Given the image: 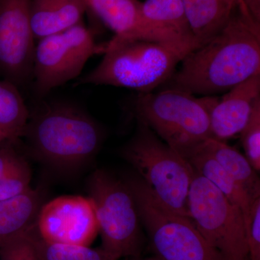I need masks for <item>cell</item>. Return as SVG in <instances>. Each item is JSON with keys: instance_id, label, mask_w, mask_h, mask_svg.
<instances>
[{"instance_id": "obj_1", "label": "cell", "mask_w": 260, "mask_h": 260, "mask_svg": "<svg viewBox=\"0 0 260 260\" xmlns=\"http://www.w3.org/2000/svg\"><path fill=\"white\" fill-rule=\"evenodd\" d=\"M237 9L220 31L183 59L167 88L213 96L260 73V23Z\"/></svg>"}, {"instance_id": "obj_2", "label": "cell", "mask_w": 260, "mask_h": 260, "mask_svg": "<svg viewBox=\"0 0 260 260\" xmlns=\"http://www.w3.org/2000/svg\"><path fill=\"white\" fill-rule=\"evenodd\" d=\"M22 138L36 158L70 170L93 158L102 145L103 133L93 118L76 106L43 102L29 111Z\"/></svg>"}, {"instance_id": "obj_3", "label": "cell", "mask_w": 260, "mask_h": 260, "mask_svg": "<svg viewBox=\"0 0 260 260\" xmlns=\"http://www.w3.org/2000/svg\"><path fill=\"white\" fill-rule=\"evenodd\" d=\"M196 47L148 40H133L104 47L96 68L75 85L91 84L153 92L170 79L177 65Z\"/></svg>"}, {"instance_id": "obj_4", "label": "cell", "mask_w": 260, "mask_h": 260, "mask_svg": "<svg viewBox=\"0 0 260 260\" xmlns=\"http://www.w3.org/2000/svg\"><path fill=\"white\" fill-rule=\"evenodd\" d=\"M217 99H199L170 88L139 93L134 104L135 115L187 160L195 149L211 138L210 113Z\"/></svg>"}, {"instance_id": "obj_5", "label": "cell", "mask_w": 260, "mask_h": 260, "mask_svg": "<svg viewBox=\"0 0 260 260\" xmlns=\"http://www.w3.org/2000/svg\"><path fill=\"white\" fill-rule=\"evenodd\" d=\"M137 121L136 133L123 148V157L164 205L189 218L188 198L194 169L146 124Z\"/></svg>"}, {"instance_id": "obj_6", "label": "cell", "mask_w": 260, "mask_h": 260, "mask_svg": "<svg viewBox=\"0 0 260 260\" xmlns=\"http://www.w3.org/2000/svg\"><path fill=\"white\" fill-rule=\"evenodd\" d=\"M126 184L156 256L162 260H225L190 218L168 208L141 178H132Z\"/></svg>"}, {"instance_id": "obj_7", "label": "cell", "mask_w": 260, "mask_h": 260, "mask_svg": "<svg viewBox=\"0 0 260 260\" xmlns=\"http://www.w3.org/2000/svg\"><path fill=\"white\" fill-rule=\"evenodd\" d=\"M88 186L102 249L114 260L138 256L141 249L140 220L129 186L103 170L93 173Z\"/></svg>"}, {"instance_id": "obj_8", "label": "cell", "mask_w": 260, "mask_h": 260, "mask_svg": "<svg viewBox=\"0 0 260 260\" xmlns=\"http://www.w3.org/2000/svg\"><path fill=\"white\" fill-rule=\"evenodd\" d=\"M188 208L198 232L225 260H249L242 210L196 172L189 188Z\"/></svg>"}, {"instance_id": "obj_9", "label": "cell", "mask_w": 260, "mask_h": 260, "mask_svg": "<svg viewBox=\"0 0 260 260\" xmlns=\"http://www.w3.org/2000/svg\"><path fill=\"white\" fill-rule=\"evenodd\" d=\"M104 51L80 22L63 31L39 39L34 54L32 80L39 98L79 76L92 56Z\"/></svg>"}, {"instance_id": "obj_10", "label": "cell", "mask_w": 260, "mask_h": 260, "mask_svg": "<svg viewBox=\"0 0 260 260\" xmlns=\"http://www.w3.org/2000/svg\"><path fill=\"white\" fill-rule=\"evenodd\" d=\"M31 0H0V78L19 87L32 80L35 38Z\"/></svg>"}, {"instance_id": "obj_11", "label": "cell", "mask_w": 260, "mask_h": 260, "mask_svg": "<svg viewBox=\"0 0 260 260\" xmlns=\"http://www.w3.org/2000/svg\"><path fill=\"white\" fill-rule=\"evenodd\" d=\"M37 229L46 242L90 246L99 233L93 202L80 195L54 198L39 210Z\"/></svg>"}, {"instance_id": "obj_12", "label": "cell", "mask_w": 260, "mask_h": 260, "mask_svg": "<svg viewBox=\"0 0 260 260\" xmlns=\"http://www.w3.org/2000/svg\"><path fill=\"white\" fill-rule=\"evenodd\" d=\"M141 14L139 28L129 41L200 47L191 32L182 0H145L142 3Z\"/></svg>"}, {"instance_id": "obj_13", "label": "cell", "mask_w": 260, "mask_h": 260, "mask_svg": "<svg viewBox=\"0 0 260 260\" xmlns=\"http://www.w3.org/2000/svg\"><path fill=\"white\" fill-rule=\"evenodd\" d=\"M259 99L260 73L218 98L210 113L211 138L225 143L240 134Z\"/></svg>"}, {"instance_id": "obj_14", "label": "cell", "mask_w": 260, "mask_h": 260, "mask_svg": "<svg viewBox=\"0 0 260 260\" xmlns=\"http://www.w3.org/2000/svg\"><path fill=\"white\" fill-rule=\"evenodd\" d=\"M87 9L83 0H31L30 25L35 39L53 35L82 21Z\"/></svg>"}, {"instance_id": "obj_15", "label": "cell", "mask_w": 260, "mask_h": 260, "mask_svg": "<svg viewBox=\"0 0 260 260\" xmlns=\"http://www.w3.org/2000/svg\"><path fill=\"white\" fill-rule=\"evenodd\" d=\"M87 9L91 10L108 28L114 37L104 45L112 47L130 40L141 23L142 3L138 0H83Z\"/></svg>"}, {"instance_id": "obj_16", "label": "cell", "mask_w": 260, "mask_h": 260, "mask_svg": "<svg viewBox=\"0 0 260 260\" xmlns=\"http://www.w3.org/2000/svg\"><path fill=\"white\" fill-rule=\"evenodd\" d=\"M42 191L30 188L12 199L0 200V247L37 224Z\"/></svg>"}, {"instance_id": "obj_17", "label": "cell", "mask_w": 260, "mask_h": 260, "mask_svg": "<svg viewBox=\"0 0 260 260\" xmlns=\"http://www.w3.org/2000/svg\"><path fill=\"white\" fill-rule=\"evenodd\" d=\"M189 26L200 46L220 31L237 8L235 0H182Z\"/></svg>"}, {"instance_id": "obj_18", "label": "cell", "mask_w": 260, "mask_h": 260, "mask_svg": "<svg viewBox=\"0 0 260 260\" xmlns=\"http://www.w3.org/2000/svg\"><path fill=\"white\" fill-rule=\"evenodd\" d=\"M187 161L195 172L208 179L229 201L239 207L243 215L247 213L249 207L255 200H251L248 196L237 181L207 151L203 143L191 153Z\"/></svg>"}, {"instance_id": "obj_19", "label": "cell", "mask_w": 260, "mask_h": 260, "mask_svg": "<svg viewBox=\"0 0 260 260\" xmlns=\"http://www.w3.org/2000/svg\"><path fill=\"white\" fill-rule=\"evenodd\" d=\"M203 145L242 186L251 200L260 198V180L257 172L251 167L245 155L225 142L213 138L207 140Z\"/></svg>"}, {"instance_id": "obj_20", "label": "cell", "mask_w": 260, "mask_h": 260, "mask_svg": "<svg viewBox=\"0 0 260 260\" xmlns=\"http://www.w3.org/2000/svg\"><path fill=\"white\" fill-rule=\"evenodd\" d=\"M28 117V109L18 87L0 78V127L12 140L19 142Z\"/></svg>"}, {"instance_id": "obj_21", "label": "cell", "mask_w": 260, "mask_h": 260, "mask_svg": "<svg viewBox=\"0 0 260 260\" xmlns=\"http://www.w3.org/2000/svg\"><path fill=\"white\" fill-rule=\"evenodd\" d=\"M34 245L38 260H114L102 247L46 242L39 237L37 229Z\"/></svg>"}, {"instance_id": "obj_22", "label": "cell", "mask_w": 260, "mask_h": 260, "mask_svg": "<svg viewBox=\"0 0 260 260\" xmlns=\"http://www.w3.org/2000/svg\"><path fill=\"white\" fill-rule=\"evenodd\" d=\"M31 170L22 156L14 166L0 178V200L12 199L30 189Z\"/></svg>"}, {"instance_id": "obj_23", "label": "cell", "mask_w": 260, "mask_h": 260, "mask_svg": "<svg viewBox=\"0 0 260 260\" xmlns=\"http://www.w3.org/2000/svg\"><path fill=\"white\" fill-rule=\"evenodd\" d=\"M245 157L256 172L260 170V99L256 103L249 121L241 132Z\"/></svg>"}, {"instance_id": "obj_24", "label": "cell", "mask_w": 260, "mask_h": 260, "mask_svg": "<svg viewBox=\"0 0 260 260\" xmlns=\"http://www.w3.org/2000/svg\"><path fill=\"white\" fill-rule=\"evenodd\" d=\"M37 224L0 247V260H38L34 245Z\"/></svg>"}, {"instance_id": "obj_25", "label": "cell", "mask_w": 260, "mask_h": 260, "mask_svg": "<svg viewBox=\"0 0 260 260\" xmlns=\"http://www.w3.org/2000/svg\"><path fill=\"white\" fill-rule=\"evenodd\" d=\"M249 260H260V198L244 215Z\"/></svg>"}, {"instance_id": "obj_26", "label": "cell", "mask_w": 260, "mask_h": 260, "mask_svg": "<svg viewBox=\"0 0 260 260\" xmlns=\"http://www.w3.org/2000/svg\"><path fill=\"white\" fill-rule=\"evenodd\" d=\"M18 143L12 140L0 142V178L21 158L16 148Z\"/></svg>"}, {"instance_id": "obj_27", "label": "cell", "mask_w": 260, "mask_h": 260, "mask_svg": "<svg viewBox=\"0 0 260 260\" xmlns=\"http://www.w3.org/2000/svg\"><path fill=\"white\" fill-rule=\"evenodd\" d=\"M248 13L256 23H260V0H243Z\"/></svg>"}, {"instance_id": "obj_28", "label": "cell", "mask_w": 260, "mask_h": 260, "mask_svg": "<svg viewBox=\"0 0 260 260\" xmlns=\"http://www.w3.org/2000/svg\"><path fill=\"white\" fill-rule=\"evenodd\" d=\"M5 140H12L10 138L9 135L7 134L0 127V142L4 141Z\"/></svg>"}, {"instance_id": "obj_29", "label": "cell", "mask_w": 260, "mask_h": 260, "mask_svg": "<svg viewBox=\"0 0 260 260\" xmlns=\"http://www.w3.org/2000/svg\"><path fill=\"white\" fill-rule=\"evenodd\" d=\"M235 2L238 8H239V9L242 10H246V11H247L243 0H235Z\"/></svg>"}, {"instance_id": "obj_30", "label": "cell", "mask_w": 260, "mask_h": 260, "mask_svg": "<svg viewBox=\"0 0 260 260\" xmlns=\"http://www.w3.org/2000/svg\"><path fill=\"white\" fill-rule=\"evenodd\" d=\"M143 260H162L158 258V256H155V257L148 258V259H143Z\"/></svg>"}]
</instances>
